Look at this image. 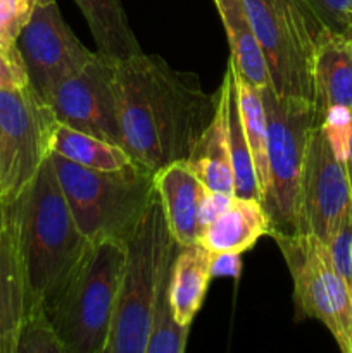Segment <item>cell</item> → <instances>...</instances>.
<instances>
[{
	"label": "cell",
	"instance_id": "cell-35",
	"mask_svg": "<svg viewBox=\"0 0 352 353\" xmlns=\"http://www.w3.org/2000/svg\"><path fill=\"white\" fill-rule=\"evenodd\" d=\"M6 221H7V203H6V207L0 210V230H2V226L6 224Z\"/></svg>",
	"mask_w": 352,
	"mask_h": 353
},
{
	"label": "cell",
	"instance_id": "cell-16",
	"mask_svg": "<svg viewBox=\"0 0 352 353\" xmlns=\"http://www.w3.org/2000/svg\"><path fill=\"white\" fill-rule=\"evenodd\" d=\"M154 185L173 238L182 247L195 243L199 240V205L207 188L188 161H176L162 168L154 174Z\"/></svg>",
	"mask_w": 352,
	"mask_h": 353
},
{
	"label": "cell",
	"instance_id": "cell-37",
	"mask_svg": "<svg viewBox=\"0 0 352 353\" xmlns=\"http://www.w3.org/2000/svg\"><path fill=\"white\" fill-rule=\"evenodd\" d=\"M3 207H6V202H3V200H0V210H2Z\"/></svg>",
	"mask_w": 352,
	"mask_h": 353
},
{
	"label": "cell",
	"instance_id": "cell-27",
	"mask_svg": "<svg viewBox=\"0 0 352 353\" xmlns=\"http://www.w3.org/2000/svg\"><path fill=\"white\" fill-rule=\"evenodd\" d=\"M326 247L337 272L352 288V207L344 214Z\"/></svg>",
	"mask_w": 352,
	"mask_h": 353
},
{
	"label": "cell",
	"instance_id": "cell-13",
	"mask_svg": "<svg viewBox=\"0 0 352 353\" xmlns=\"http://www.w3.org/2000/svg\"><path fill=\"white\" fill-rule=\"evenodd\" d=\"M313 105L317 124L337 110L352 116V47L342 33L321 31L314 45Z\"/></svg>",
	"mask_w": 352,
	"mask_h": 353
},
{
	"label": "cell",
	"instance_id": "cell-1",
	"mask_svg": "<svg viewBox=\"0 0 352 353\" xmlns=\"http://www.w3.org/2000/svg\"><path fill=\"white\" fill-rule=\"evenodd\" d=\"M117 116L123 148L150 172L185 161L216 112L217 93L193 72L173 69L145 52L116 61Z\"/></svg>",
	"mask_w": 352,
	"mask_h": 353
},
{
	"label": "cell",
	"instance_id": "cell-24",
	"mask_svg": "<svg viewBox=\"0 0 352 353\" xmlns=\"http://www.w3.org/2000/svg\"><path fill=\"white\" fill-rule=\"evenodd\" d=\"M168 279L169 274L155 299L145 353H183L186 348L190 326H182L173 314L168 296Z\"/></svg>",
	"mask_w": 352,
	"mask_h": 353
},
{
	"label": "cell",
	"instance_id": "cell-7",
	"mask_svg": "<svg viewBox=\"0 0 352 353\" xmlns=\"http://www.w3.org/2000/svg\"><path fill=\"white\" fill-rule=\"evenodd\" d=\"M293 283L299 317L316 319L338 348L352 353V288L337 272L326 243L313 234H275Z\"/></svg>",
	"mask_w": 352,
	"mask_h": 353
},
{
	"label": "cell",
	"instance_id": "cell-33",
	"mask_svg": "<svg viewBox=\"0 0 352 353\" xmlns=\"http://www.w3.org/2000/svg\"><path fill=\"white\" fill-rule=\"evenodd\" d=\"M345 171H347V179H349V188H351V199H352V126H351V137H349V145L347 152H345Z\"/></svg>",
	"mask_w": 352,
	"mask_h": 353
},
{
	"label": "cell",
	"instance_id": "cell-28",
	"mask_svg": "<svg viewBox=\"0 0 352 353\" xmlns=\"http://www.w3.org/2000/svg\"><path fill=\"white\" fill-rule=\"evenodd\" d=\"M30 85L16 41L0 40V90H19Z\"/></svg>",
	"mask_w": 352,
	"mask_h": 353
},
{
	"label": "cell",
	"instance_id": "cell-20",
	"mask_svg": "<svg viewBox=\"0 0 352 353\" xmlns=\"http://www.w3.org/2000/svg\"><path fill=\"white\" fill-rule=\"evenodd\" d=\"M88 23L97 50L113 61L141 54L121 0H75Z\"/></svg>",
	"mask_w": 352,
	"mask_h": 353
},
{
	"label": "cell",
	"instance_id": "cell-36",
	"mask_svg": "<svg viewBox=\"0 0 352 353\" xmlns=\"http://www.w3.org/2000/svg\"><path fill=\"white\" fill-rule=\"evenodd\" d=\"M0 200H6V192H3V183H2V176H0Z\"/></svg>",
	"mask_w": 352,
	"mask_h": 353
},
{
	"label": "cell",
	"instance_id": "cell-2",
	"mask_svg": "<svg viewBox=\"0 0 352 353\" xmlns=\"http://www.w3.org/2000/svg\"><path fill=\"white\" fill-rule=\"evenodd\" d=\"M19 233L30 310L50 312L93 243L79 231L50 157L14 200L7 202Z\"/></svg>",
	"mask_w": 352,
	"mask_h": 353
},
{
	"label": "cell",
	"instance_id": "cell-26",
	"mask_svg": "<svg viewBox=\"0 0 352 353\" xmlns=\"http://www.w3.org/2000/svg\"><path fill=\"white\" fill-rule=\"evenodd\" d=\"M320 31L344 33L352 19V0H295Z\"/></svg>",
	"mask_w": 352,
	"mask_h": 353
},
{
	"label": "cell",
	"instance_id": "cell-17",
	"mask_svg": "<svg viewBox=\"0 0 352 353\" xmlns=\"http://www.w3.org/2000/svg\"><path fill=\"white\" fill-rule=\"evenodd\" d=\"M269 234V216L255 199L231 196L226 209L199 233L202 243L213 254H244L259 238Z\"/></svg>",
	"mask_w": 352,
	"mask_h": 353
},
{
	"label": "cell",
	"instance_id": "cell-11",
	"mask_svg": "<svg viewBox=\"0 0 352 353\" xmlns=\"http://www.w3.org/2000/svg\"><path fill=\"white\" fill-rule=\"evenodd\" d=\"M116 61L95 52V57L52 93L48 105L59 123L123 147L117 116Z\"/></svg>",
	"mask_w": 352,
	"mask_h": 353
},
{
	"label": "cell",
	"instance_id": "cell-25",
	"mask_svg": "<svg viewBox=\"0 0 352 353\" xmlns=\"http://www.w3.org/2000/svg\"><path fill=\"white\" fill-rule=\"evenodd\" d=\"M16 353H66L45 309L35 307L28 312L17 336Z\"/></svg>",
	"mask_w": 352,
	"mask_h": 353
},
{
	"label": "cell",
	"instance_id": "cell-30",
	"mask_svg": "<svg viewBox=\"0 0 352 353\" xmlns=\"http://www.w3.org/2000/svg\"><path fill=\"white\" fill-rule=\"evenodd\" d=\"M231 196L224 195V193H217V192H211L207 190L204 193L202 200H200L199 205V217H197V223H199V233L207 226V224L213 223L224 209L230 203Z\"/></svg>",
	"mask_w": 352,
	"mask_h": 353
},
{
	"label": "cell",
	"instance_id": "cell-9",
	"mask_svg": "<svg viewBox=\"0 0 352 353\" xmlns=\"http://www.w3.org/2000/svg\"><path fill=\"white\" fill-rule=\"evenodd\" d=\"M30 85L48 102L64 79L81 71L95 52L88 50L62 17L55 0H38L16 40Z\"/></svg>",
	"mask_w": 352,
	"mask_h": 353
},
{
	"label": "cell",
	"instance_id": "cell-4",
	"mask_svg": "<svg viewBox=\"0 0 352 353\" xmlns=\"http://www.w3.org/2000/svg\"><path fill=\"white\" fill-rule=\"evenodd\" d=\"M62 193L79 231L92 243L124 241L155 195L154 172L133 162L117 171L83 168L50 152Z\"/></svg>",
	"mask_w": 352,
	"mask_h": 353
},
{
	"label": "cell",
	"instance_id": "cell-12",
	"mask_svg": "<svg viewBox=\"0 0 352 353\" xmlns=\"http://www.w3.org/2000/svg\"><path fill=\"white\" fill-rule=\"evenodd\" d=\"M261 45L273 90L313 102L314 47L302 40L264 0H244Z\"/></svg>",
	"mask_w": 352,
	"mask_h": 353
},
{
	"label": "cell",
	"instance_id": "cell-34",
	"mask_svg": "<svg viewBox=\"0 0 352 353\" xmlns=\"http://www.w3.org/2000/svg\"><path fill=\"white\" fill-rule=\"evenodd\" d=\"M345 37V40L349 41V43H351V47H352V19L349 21V24L347 26H345V30H344V33H342Z\"/></svg>",
	"mask_w": 352,
	"mask_h": 353
},
{
	"label": "cell",
	"instance_id": "cell-31",
	"mask_svg": "<svg viewBox=\"0 0 352 353\" xmlns=\"http://www.w3.org/2000/svg\"><path fill=\"white\" fill-rule=\"evenodd\" d=\"M38 0H0V16L26 24Z\"/></svg>",
	"mask_w": 352,
	"mask_h": 353
},
{
	"label": "cell",
	"instance_id": "cell-22",
	"mask_svg": "<svg viewBox=\"0 0 352 353\" xmlns=\"http://www.w3.org/2000/svg\"><path fill=\"white\" fill-rule=\"evenodd\" d=\"M233 61V59H231ZM235 86H237L238 107H240L242 124L247 134L248 147H251L252 161H254L255 176H257L259 192H261V203L268 193L269 174H268V123H266V110L262 95L259 88L247 81L238 72L233 62Z\"/></svg>",
	"mask_w": 352,
	"mask_h": 353
},
{
	"label": "cell",
	"instance_id": "cell-21",
	"mask_svg": "<svg viewBox=\"0 0 352 353\" xmlns=\"http://www.w3.org/2000/svg\"><path fill=\"white\" fill-rule=\"evenodd\" d=\"M50 152L83 165V168L97 169V171H117L133 164L123 147L110 141L102 140L93 134L83 133V131L69 128L66 124H55L52 133Z\"/></svg>",
	"mask_w": 352,
	"mask_h": 353
},
{
	"label": "cell",
	"instance_id": "cell-8",
	"mask_svg": "<svg viewBox=\"0 0 352 353\" xmlns=\"http://www.w3.org/2000/svg\"><path fill=\"white\" fill-rule=\"evenodd\" d=\"M54 110L31 85L0 90V176L6 200L16 199L50 155Z\"/></svg>",
	"mask_w": 352,
	"mask_h": 353
},
{
	"label": "cell",
	"instance_id": "cell-18",
	"mask_svg": "<svg viewBox=\"0 0 352 353\" xmlns=\"http://www.w3.org/2000/svg\"><path fill=\"white\" fill-rule=\"evenodd\" d=\"M213 257L202 243L179 245L168 279V296L173 314L182 326H192L213 279Z\"/></svg>",
	"mask_w": 352,
	"mask_h": 353
},
{
	"label": "cell",
	"instance_id": "cell-29",
	"mask_svg": "<svg viewBox=\"0 0 352 353\" xmlns=\"http://www.w3.org/2000/svg\"><path fill=\"white\" fill-rule=\"evenodd\" d=\"M300 38H302L306 43H309L311 47L316 45L317 37H320L321 31L314 26L313 21L307 17V14L304 12L302 7L295 2V0H264Z\"/></svg>",
	"mask_w": 352,
	"mask_h": 353
},
{
	"label": "cell",
	"instance_id": "cell-15",
	"mask_svg": "<svg viewBox=\"0 0 352 353\" xmlns=\"http://www.w3.org/2000/svg\"><path fill=\"white\" fill-rule=\"evenodd\" d=\"M30 312V290L16 221L7 205L0 230V353H16L21 326Z\"/></svg>",
	"mask_w": 352,
	"mask_h": 353
},
{
	"label": "cell",
	"instance_id": "cell-14",
	"mask_svg": "<svg viewBox=\"0 0 352 353\" xmlns=\"http://www.w3.org/2000/svg\"><path fill=\"white\" fill-rule=\"evenodd\" d=\"M233 86V62L228 59L226 72L217 90L216 112L188 155L190 168L207 190L235 196V174L228 134V99Z\"/></svg>",
	"mask_w": 352,
	"mask_h": 353
},
{
	"label": "cell",
	"instance_id": "cell-32",
	"mask_svg": "<svg viewBox=\"0 0 352 353\" xmlns=\"http://www.w3.org/2000/svg\"><path fill=\"white\" fill-rule=\"evenodd\" d=\"M240 254H214L213 257V278L216 276H231V278H237L240 274Z\"/></svg>",
	"mask_w": 352,
	"mask_h": 353
},
{
	"label": "cell",
	"instance_id": "cell-10",
	"mask_svg": "<svg viewBox=\"0 0 352 353\" xmlns=\"http://www.w3.org/2000/svg\"><path fill=\"white\" fill-rule=\"evenodd\" d=\"M351 207L344 157L335 148L326 128L316 124L307 145L300 179L299 233L313 234L328 243Z\"/></svg>",
	"mask_w": 352,
	"mask_h": 353
},
{
	"label": "cell",
	"instance_id": "cell-6",
	"mask_svg": "<svg viewBox=\"0 0 352 353\" xmlns=\"http://www.w3.org/2000/svg\"><path fill=\"white\" fill-rule=\"evenodd\" d=\"M259 92L268 123L269 186L262 205L269 216V236L297 234L300 179L316 112L311 100L278 95L271 83Z\"/></svg>",
	"mask_w": 352,
	"mask_h": 353
},
{
	"label": "cell",
	"instance_id": "cell-19",
	"mask_svg": "<svg viewBox=\"0 0 352 353\" xmlns=\"http://www.w3.org/2000/svg\"><path fill=\"white\" fill-rule=\"evenodd\" d=\"M230 43V57L238 72L255 88L269 85L268 68L244 0H214Z\"/></svg>",
	"mask_w": 352,
	"mask_h": 353
},
{
	"label": "cell",
	"instance_id": "cell-5",
	"mask_svg": "<svg viewBox=\"0 0 352 353\" xmlns=\"http://www.w3.org/2000/svg\"><path fill=\"white\" fill-rule=\"evenodd\" d=\"M126 245L93 243L59 302L48 312L66 353H106L121 292Z\"/></svg>",
	"mask_w": 352,
	"mask_h": 353
},
{
	"label": "cell",
	"instance_id": "cell-23",
	"mask_svg": "<svg viewBox=\"0 0 352 353\" xmlns=\"http://www.w3.org/2000/svg\"><path fill=\"white\" fill-rule=\"evenodd\" d=\"M228 134H230L231 162H233L235 196L255 199L261 202V192H259L254 161H252L251 147H248V140L247 134H245L244 124H242L237 86H235V74L233 86H231L230 90V99H228Z\"/></svg>",
	"mask_w": 352,
	"mask_h": 353
},
{
	"label": "cell",
	"instance_id": "cell-3",
	"mask_svg": "<svg viewBox=\"0 0 352 353\" xmlns=\"http://www.w3.org/2000/svg\"><path fill=\"white\" fill-rule=\"evenodd\" d=\"M124 245L126 261L106 353H145L159 288L179 250L157 190Z\"/></svg>",
	"mask_w": 352,
	"mask_h": 353
}]
</instances>
